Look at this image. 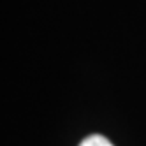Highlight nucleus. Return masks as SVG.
I'll return each instance as SVG.
<instances>
[{
	"label": "nucleus",
	"instance_id": "f257e3e1",
	"mask_svg": "<svg viewBox=\"0 0 146 146\" xmlns=\"http://www.w3.org/2000/svg\"><path fill=\"white\" fill-rule=\"evenodd\" d=\"M79 146H113L109 143V139H106L104 135H88V137L83 141Z\"/></svg>",
	"mask_w": 146,
	"mask_h": 146
}]
</instances>
